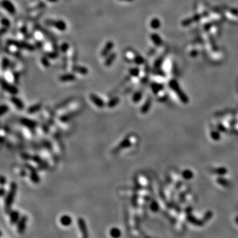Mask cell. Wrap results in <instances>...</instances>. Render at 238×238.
<instances>
[{
	"mask_svg": "<svg viewBox=\"0 0 238 238\" xmlns=\"http://www.w3.org/2000/svg\"><path fill=\"white\" fill-rule=\"evenodd\" d=\"M17 185L15 182H11L10 184L9 191L7 192L5 195V199L4 202V208L5 212L9 214L11 210V207L14 202L16 193H17Z\"/></svg>",
	"mask_w": 238,
	"mask_h": 238,
	"instance_id": "6da1fadb",
	"label": "cell"
},
{
	"mask_svg": "<svg viewBox=\"0 0 238 238\" xmlns=\"http://www.w3.org/2000/svg\"><path fill=\"white\" fill-rule=\"evenodd\" d=\"M7 44L9 46H15L17 49H25L29 51H34L35 50V46L28 42L15 41L14 39H9L7 41Z\"/></svg>",
	"mask_w": 238,
	"mask_h": 238,
	"instance_id": "7a4b0ae2",
	"label": "cell"
},
{
	"mask_svg": "<svg viewBox=\"0 0 238 238\" xmlns=\"http://www.w3.org/2000/svg\"><path fill=\"white\" fill-rule=\"evenodd\" d=\"M44 23L46 25L49 26H53L57 30L60 31H65L67 29V25L66 22L63 20L58 19V20H54V19H46L45 20Z\"/></svg>",
	"mask_w": 238,
	"mask_h": 238,
	"instance_id": "3957f363",
	"label": "cell"
},
{
	"mask_svg": "<svg viewBox=\"0 0 238 238\" xmlns=\"http://www.w3.org/2000/svg\"><path fill=\"white\" fill-rule=\"evenodd\" d=\"M1 86L3 90L9 93L11 95H16L18 94L19 89L18 88L14 85L11 84L7 80H5L2 77L1 79Z\"/></svg>",
	"mask_w": 238,
	"mask_h": 238,
	"instance_id": "277c9868",
	"label": "cell"
},
{
	"mask_svg": "<svg viewBox=\"0 0 238 238\" xmlns=\"http://www.w3.org/2000/svg\"><path fill=\"white\" fill-rule=\"evenodd\" d=\"M1 7L9 13L10 15H15L16 13V8L14 4L9 0H3L1 3Z\"/></svg>",
	"mask_w": 238,
	"mask_h": 238,
	"instance_id": "5b68a950",
	"label": "cell"
},
{
	"mask_svg": "<svg viewBox=\"0 0 238 238\" xmlns=\"http://www.w3.org/2000/svg\"><path fill=\"white\" fill-rule=\"evenodd\" d=\"M89 99L91 102L94 104V105L97 106L98 108H103L105 106V103L103 101L102 98L99 97L97 95L95 94V93H91L89 95Z\"/></svg>",
	"mask_w": 238,
	"mask_h": 238,
	"instance_id": "8992f818",
	"label": "cell"
},
{
	"mask_svg": "<svg viewBox=\"0 0 238 238\" xmlns=\"http://www.w3.org/2000/svg\"><path fill=\"white\" fill-rule=\"evenodd\" d=\"M20 122L21 124L25 126L26 128L28 129L31 130L32 131H34L37 127V122L34 121L33 120L26 119V118H22L20 120Z\"/></svg>",
	"mask_w": 238,
	"mask_h": 238,
	"instance_id": "52a82bcc",
	"label": "cell"
},
{
	"mask_svg": "<svg viewBox=\"0 0 238 238\" xmlns=\"http://www.w3.org/2000/svg\"><path fill=\"white\" fill-rule=\"evenodd\" d=\"M28 217L25 215H23L20 218L19 220L17 222V232L19 234H23L26 229V224L27 222Z\"/></svg>",
	"mask_w": 238,
	"mask_h": 238,
	"instance_id": "ba28073f",
	"label": "cell"
},
{
	"mask_svg": "<svg viewBox=\"0 0 238 238\" xmlns=\"http://www.w3.org/2000/svg\"><path fill=\"white\" fill-rule=\"evenodd\" d=\"M77 225H78L79 229L82 234V236L84 237H88L87 227L84 219L82 218H79L77 219Z\"/></svg>",
	"mask_w": 238,
	"mask_h": 238,
	"instance_id": "9c48e42d",
	"label": "cell"
},
{
	"mask_svg": "<svg viewBox=\"0 0 238 238\" xmlns=\"http://www.w3.org/2000/svg\"><path fill=\"white\" fill-rule=\"evenodd\" d=\"M114 42L111 41H108L104 46L103 50L101 52V56L103 58H105L106 56L109 55L111 52L114 48Z\"/></svg>",
	"mask_w": 238,
	"mask_h": 238,
	"instance_id": "30bf717a",
	"label": "cell"
},
{
	"mask_svg": "<svg viewBox=\"0 0 238 238\" xmlns=\"http://www.w3.org/2000/svg\"><path fill=\"white\" fill-rule=\"evenodd\" d=\"M10 101L18 110H23L25 108V105L19 98L16 97L15 95H12L10 98Z\"/></svg>",
	"mask_w": 238,
	"mask_h": 238,
	"instance_id": "8fae6325",
	"label": "cell"
},
{
	"mask_svg": "<svg viewBox=\"0 0 238 238\" xmlns=\"http://www.w3.org/2000/svg\"><path fill=\"white\" fill-rule=\"evenodd\" d=\"M79 113V111H74L72 112H68V113H66L65 114H63L62 115H61L59 118V120L61 122H66L70 120L71 119H73L74 117L77 115V114Z\"/></svg>",
	"mask_w": 238,
	"mask_h": 238,
	"instance_id": "7c38bea8",
	"label": "cell"
},
{
	"mask_svg": "<svg viewBox=\"0 0 238 238\" xmlns=\"http://www.w3.org/2000/svg\"><path fill=\"white\" fill-rule=\"evenodd\" d=\"M10 224L12 225L17 224L20 219V214L17 210H11L9 212Z\"/></svg>",
	"mask_w": 238,
	"mask_h": 238,
	"instance_id": "4fadbf2b",
	"label": "cell"
},
{
	"mask_svg": "<svg viewBox=\"0 0 238 238\" xmlns=\"http://www.w3.org/2000/svg\"><path fill=\"white\" fill-rule=\"evenodd\" d=\"M72 71L74 72H76V73H78L83 75V76H86L87 74L89 73V70L86 68V67L77 65V64H74V65L72 66Z\"/></svg>",
	"mask_w": 238,
	"mask_h": 238,
	"instance_id": "5bb4252c",
	"label": "cell"
},
{
	"mask_svg": "<svg viewBox=\"0 0 238 238\" xmlns=\"http://www.w3.org/2000/svg\"><path fill=\"white\" fill-rule=\"evenodd\" d=\"M59 80L61 82H64V83L74 81L76 80V75L72 74V73L62 74L59 77Z\"/></svg>",
	"mask_w": 238,
	"mask_h": 238,
	"instance_id": "9a60e30c",
	"label": "cell"
},
{
	"mask_svg": "<svg viewBox=\"0 0 238 238\" xmlns=\"http://www.w3.org/2000/svg\"><path fill=\"white\" fill-rule=\"evenodd\" d=\"M116 54L114 52H111L110 54L105 57V61H104V65L106 67H110L115 60L116 58Z\"/></svg>",
	"mask_w": 238,
	"mask_h": 238,
	"instance_id": "2e32d148",
	"label": "cell"
},
{
	"mask_svg": "<svg viewBox=\"0 0 238 238\" xmlns=\"http://www.w3.org/2000/svg\"><path fill=\"white\" fill-rule=\"evenodd\" d=\"M131 145H132V142H131L130 138H126L119 144V146L116 147L115 150H114V152H119L120 150H121L122 149H124L125 148H128V147L131 146Z\"/></svg>",
	"mask_w": 238,
	"mask_h": 238,
	"instance_id": "e0dca14e",
	"label": "cell"
},
{
	"mask_svg": "<svg viewBox=\"0 0 238 238\" xmlns=\"http://www.w3.org/2000/svg\"><path fill=\"white\" fill-rule=\"evenodd\" d=\"M171 86H172V87L173 88V89L175 90L176 91H177V94L179 95V97L181 98V99L182 100V101H183L184 103L188 102V99H187L186 96L184 95L183 93L181 91V89L179 90L178 84H177V83H176L175 81H173V84H171Z\"/></svg>",
	"mask_w": 238,
	"mask_h": 238,
	"instance_id": "ac0fdd59",
	"label": "cell"
},
{
	"mask_svg": "<svg viewBox=\"0 0 238 238\" xmlns=\"http://www.w3.org/2000/svg\"><path fill=\"white\" fill-rule=\"evenodd\" d=\"M60 222L61 226L64 227H68L70 226L72 223V219L69 215H63L61 216L60 219Z\"/></svg>",
	"mask_w": 238,
	"mask_h": 238,
	"instance_id": "d6986e66",
	"label": "cell"
},
{
	"mask_svg": "<svg viewBox=\"0 0 238 238\" xmlns=\"http://www.w3.org/2000/svg\"><path fill=\"white\" fill-rule=\"evenodd\" d=\"M42 104L41 103H36L34 105L29 106L27 109V113L29 114H33L34 113H37V112L41 110L42 108Z\"/></svg>",
	"mask_w": 238,
	"mask_h": 238,
	"instance_id": "ffe728a7",
	"label": "cell"
},
{
	"mask_svg": "<svg viewBox=\"0 0 238 238\" xmlns=\"http://www.w3.org/2000/svg\"><path fill=\"white\" fill-rule=\"evenodd\" d=\"M120 102V99L118 97H113L109 99V101L106 103V105L109 108H114L118 105Z\"/></svg>",
	"mask_w": 238,
	"mask_h": 238,
	"instance_id": "44dd1931",
	"label": "cell"
},
{
	"mask_svg": "<svg viewBox=\"0 0 238 238\" xmlns=\"http://www.w3.org/2000/svg\"><path fill=\"white\" fill-rule=\"evenodd\" d=\"M30 172V178L31 181L33 182L34 183H39L40 182V177L38 175V173H36L35 169H32Z\"/></svg>",
	"mask_w": 238,
	"mask_h": 238,
	"instance_id": "7402d4cb",
	"label": "cell"
},
{
	"mask_svg": "<svg viewBox=\"0 0 238 238\" xmlns=\"http://www.w3.org/2000/svg\"><path fill=\"white\" fill-rule=\"evenodd\" d=\"M109 234H110V236L112 237L117 238L120 237V236H121V231H120V229L119 228L114 227V228L110 229Z\"/></svg>",
	"mask_w": 238,
	"mask_h": 238,
	"instance_id": "603a6c76",
	"label": "cell"
},
{
	"mask_svg": "<svg viewBox=\"0 0 238 238\" xmlns=\"http://www.w3.org/2000/svg\"><path fill=\"white\" fill-rule=\"evenodd\" d=\"M11 66V61L8 58L4 57L2 60L1 68L3 71H5Z\"/></svg>",
	"mask_w": 238,
	"mask_h": 238,
	"instance_id": "cb8c5ba5",
	"label": "cell"
},
{
	"mask_svg": "<svg viewBox=\"0 0 238 238\" xmlns=\"http://www.w3.org/2000/svg\"><path fill=\"white\" fill-rule=\"evenodd\" d=\"M151 106V101L150 99H147L145 103L144 104L143 106L141 108V113L143 114H146L148 112L149 108Z\"/></svg>",
	"mask_w": 238,
	"mask_h": 238,
	"instance_id": "d4e9b609",
	"label": "cell"
},
{
	"mask_svg": "<svg viewBox=\"0 0 238 238\" xmlns=\"http://www.w3.org/2000/svg\"><path fill=\"white\" fill-rule=\"evenodd\" d=\"M182 176L184 179H187V180H189V179H191L193 177V173H192L191 171L190 170H184V172L182 173Z\"/></svg>",
	"mask_w": 238,
	"mask_h": 238,
	"instance_id": "484cf974",
	"label": "cell"
},
{
	"mask_svg": "<svg viewBox=\"0 0 238 238\" xmlns=\"http://www.w3.org/2000/svg\"><path fill=\"white\" fill-rule=\"evenodd\" d=\"M142 97V93L140 91H137L133 95V97H132V101L134 103H138L139 101L141 100Z\"/></svg>",
	"mask_w": 238,
	"mask_h": 238,
	"instance_id": "4316f807",
	"label": "cell"
},
{
	"mask_svg": "<svg viewBox=\"0 0 238 238\" xmlns=\"http://www.w3.org/2000/svg\"><path fill=\"white\" fill-rule=\"evenodd\" d=\"M9 110V106L7 105H5V104H2L1 105V107H0V116H3L4 114H6L8 111Z\"/></svg>",
	"mask_w": 238,
	"mask_h": 238,
	"instance_id": "83f0119b",
	"label": "cell"
},
{
	"mask_svg": "<svg viewBox=\"0 0 238 238\" xmlns=\"http://www.w3.org/2000/svg\"><path fill=\"white\" fill-rule=\"evenodd\" d=\"M69 49V44L68 42H63L62 44L60 45V49L61 50V52L64 53V54H66V53L68 51V50Z\"/></svg>",
	"mask_w": 238,
	"mask_h": 238,
	"instance_id": "f1b7e54d",
	"label": "cell"
},
{
	"mask_svg": "<svg viewBox=\"0 0 238 238\" xmlns=\"http://www.w3.org/2000/svg\"><path fill=\"white\" fill-rule=\"evenodd\" d=\"M49 58H48L46 56H43V57H42V58H41V64H42V65L43 66H44L45 68H49V67L50 66V61H49Z\"/></svg>",
	"mask_w": 238,
	"mask_h": 238,
	"instance_id": "f546056e",
	"label": "cell"
},
{
	"mask_svg": "<svg viewBox=\"0 0 238 238\" xmlns=\"http://www.w3.org/2000/svg\"><path fill=\"white\" fill-rule=\"evenodd\" d=\"M1 23L2 26H5V27L9 28L11 26V21H9V19L6 17H3L1 20Z\"/></svg>",
	"mask_w": 238,
	"mask_h": 238,
	"instance_id": "4dcf8cb0",
	"label": "cell"
},
{
	"mask_svg": "<svg viewBox=\"0 0 238 238\" xmlns=\"http://www.w3.org/2000/svg\"><path fill=\"white\" fill-rule=\"evenodd\" d=\"M150 209L153 211L154 212H156L159 210V205L156 200L152 201L150 204Z\"/></svg>",
	"mask_w": 238,
	"mask_h": 238,
	"instance_id": "1f68e13d",
	"label": "cell"
},
{
	"mask_svg": "<svg viewBox=\"0 0 238 238\" xmlns=\"http://www.w3.org/2000/svg\"><path fill=\"white\" fill-rule=\"evenodd\" d=\"M139 73H140V71H139L138 68H130L129 69V74L130 76H132L133 77H138L139 76Z\"/></svg>",
	"mask_w": 238,
	"mask_h": 238,
	"instance_id": "d6a6232c",
	"label": "cell"
},
{
	"mask_svg": "<svg viewBox=\"0 0 238 238\" xmlns=\"http://www.w3.org/2000/svg\"><path fill=\"white\" fill-rule=\"evenodd\" d=\"M188 220L191 222L192 223V224H196V225H198V226L202 225V223L200 222H199V220H197V219L194 218L193 216H189V217H188Z\"/></svg>",
	"mask_w": 238,
	"mask_h": 238,
	"instance_id": "836d02e7",
	"label": "cell"
},
{
	"mask_svg": "<svg viewBox=\"0 0 238 238\" xmlns=\"http://www.w3.org/2000/svg\"><path fill=\"white\" fill-rule=\"evenodd\" d=\"M151 38H152V41L154 42L155 44H156L157 45H159L160 44H161V42H162L161 39H160L159 37L157 35H156V34H152Z\"/></svg>",
	"mask_w": 238,
	"mask_h": 238,
	"instance_id": "e575fe53",
	"label": "cell"
},
{
	"mask_svg": "<svg viewBox=\"0 0 238 238\" xmlns=\"http://www.w3.org/2000/svg\"><path fill=\"white\" fill-rule=\"evenodd\" d=\"M150 25L152 28L153 29H157L159 26V21L157 19H154L153 20L151 21Z\"/></svg>",
	"mask_w": 238,
	"mask_h": 238,
	"instance_id": "d590c367",
	"label": "cell"
},
{
	"mask_svg": "<svg viewBox=\"0 0 238 238\" xmlns=\"http://www.w3.org/2000/svg\"><path fill=\"white\" fill-rule=\"evenodd\" d=\"M46 56L50 58V59H56L58 57V54L57 52H46Z\"/></svg>",
	"mask_w": 238,
	"mask_h": 238,
	"instance_id": "8d00e7d4",
	"label": "cell"
},
{
	"mask_svg": "<svg viewBox=\"0 0 238 238\" xmlns=\"http://www.w3.org/2000/svg\"><path fill=\"white\" fill-rule=\"evenodd\" d=\"M71 101V99H70V98L64 101H62V102H61L60 103L58 104V105L56 106V108H58V109L62 108V107H64V106H66L67 104H68V103H70Z\"/></svg>",
	"mask_w": 238,
	"mask_h": 238,
	"instance_id": "74e56055",
	"label": "cell"
},
{
	"mask_svg": "<svg viewBox=\"0 0 238 238\" xmlns=\"http://www.w3.org/2000/svg\"><path fill=\"white\" fill-rule=\"evenodd\" d=\"M134 61L136 64L140 65V64H142L144 62V59L142 57L140 56H135L134 58Z\"/></svg>",
	"mask_w": 238,
	"mask_h": 238,
	"instance_id": "f35d334b",
	"label": "cell"
},
{
	"mask_svg": "<svg viewBox=\"0 0 238 238\" xmlns=\"http://www.w3.org/2000/svg\"><path fill=\"white\" fill-rule=\"evenodd\" d=\"M217 181H218V183L219 184H222V185L226 186V187L228 186V181H227L225 179H224V178H218Z\"/></svg>",
	"mask_w": 238,
	"mask_h": 238,
	"instance_id": "ab89813d",
	"label": "cell"
},
{
	"mask_svg": "<svg viewBox=\"0 0 238 238\" xmlns=\"http://www.w3.org/2000/svg\"><path fill=\"white\" fill-rule=\"evenodd\" d=\"M227 172H227L226 169H225V168H224V167L218 168V169H217L216 170V173H218V175H223L224 174H226Z\"/></svg>",
	"mask_w": 238,
	"mask_h": 238,
	"instance_id": "60d3db41",
	"label": "cell"
},
{
	"mask_svg": "<svg viewBox=\"0 0 238 238\" xmlns=\"http://www.w3.org/2000/svg\"><path fill=\"white\" fill-rule=\"evenodd\" d=\"M211 136H212V138L214 140H218L220 138V136L218 132H212L211 134Z\"/></svg>",
	"mask_w": 238,
	"mask_h": 238,
	"instance_id": "b9f144b4",
	"label": "cell"
},
{
	"mask_svg": "<svg viewBox=\"0 0 238 238\" xmlns=\"http://www.w3.org/2000/svg\"><path fill=\"white\" fill-rule=\"evenodd\" d=\"M13 78H14L15 83V84H17L19 79V74L17 71H14V72H13Z\"/></svg>",
	"mask_w": 238,
	"mask_h": 238,
	"instance_id": "7bdbcfd3",
	"label": "cell"
},
{
	"mask_svg": "<svg viewBox=\"0 0 238 238\" xmlns=\"http://www.w3.org/2000/svg\"><path fill=\"white\" fill-rule=\"evenodd\" d=\"M7 183L6 178H5L4 175L1 176V186H4V184Z\"/></svg>",
	"mask_w": 238,
	"mask_h": 238,
	"instance_id": "ee69618b",
	"label": "cell"
},
{
	"mask_svg": "<svg viewBox=\"0 0 238 238\" xmlns=\"http://www.w3.org/2000/svg\"><path fill=\"white\" fill-rule=\"evenodd\" d=\"M6 194H7V191H6V190H5L4 188V187H1V196L3 197H4L5 195H6Z\"/></svg>",
	"mask_w": 238,
	"mask_h": 238,
	"instance_id": "f6af8a7d",
	"label": "cell"
},
{
	"mask_svg": "<svg viewBox=\"0 0 238 238\" xmlns=\"http://www.w3.org/2000/svg\"><path fill=\"white\" fill-rule=\"evenodd\" d=\"M7 29H8V28L5 27V26H2L1 29V35H4V34H5V33H7Z\"/></svg>",
	"mask_w": 238,
	"mask_h": 238,
	"instance_id": "bcb514c9",
	"label": "cell"
},
{
	"mask_svg": "<svg viewBox=\"0 0 238 238\" xmlns=\"http://www.w3.org/2000/svg\"><path fill=\"white\" fill-rule=\"evenodd\" d=\"M119 1H126V2H132V1H134V0H119Z\"/></svg>",
	"mask_w": 238,
	"mask_h": 238,
	"instance_id": "7dc6e473",
	"label": "cell"
},
{
	"mask_svg": "<svg viewBox=\"0 0 238 238\" xmlns=\"http://www.w3.org/2000/svg\"><path fill=\"white\" fill-rule=\"evenodd\" d=\"M47 1L49 2H51V3H56V2L58 1V0H47Z\"/></svg>",
	"mask_w": 238,
	"mask_h": 238,
	"instance_id": "c3c4849f",
	"label": "cell"
},
{
	"mask_svg": "<svg viewBox=\"0 0 238 238\" xmlns=\"http://www.w3.org/2000/svg\"><path fill=\"white\" fill-rule=\"evenodd\" d=\"M236 222L238 224V217L236 218Z\"/></svg>",
	"mask_w": 238,
	"mask_h": 238,
	"instance_id": "681fc988",
	"label": "cell"
}]
</instances>
